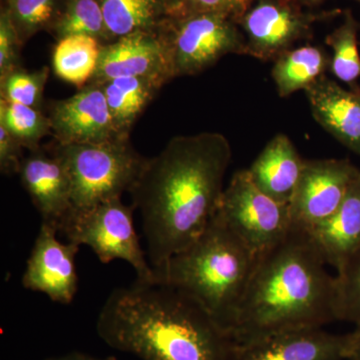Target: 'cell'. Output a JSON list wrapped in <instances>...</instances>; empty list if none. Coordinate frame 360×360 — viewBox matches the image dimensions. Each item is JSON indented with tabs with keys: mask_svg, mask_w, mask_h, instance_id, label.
<instances>
[{
	"mask_svg": "<svg viewBox=\"0 0 360 360\" xmlns=\"http://www.w3.org/2000/svg\"><path fill=\"white\" fill-rule=\"evenodd\" d=\"M53 225L42 222L23 274L25 290L44 293L51 300L70 304L78 288L75 257L79 245L61 243Z\"/></svg>",
	"mask_w": 360,
	"mask_h": 360,
	"instance_id": "cell-11",
	"label": "cell"
},
{
	"mask_svg": "<svg viewBox=\"0 0 360 360\" xmlns=\"http://www.w3.org/2000/svg\"><path fill=\"white\" fill-rule=\"evenodd\" d=\"M184 0H161L165 9H167V16L174 15L184 4Z\"/></svg>",
	"mask_w": 360,
	"mask_h": 360,
	"instance_id": "cell-34",
	"label": "cell"
},
{
	"mask_svg": "<svg viewBox=\"0 0 360 360\" xmlns=\"http://www.w3.org/2000/svg\"><path fill=\"white\" fill-rule=\"evenodd\" d=\"M118 77H139L163 86L174 79L167 47L158 30L139 32L103 44L90 82L103 84Z\"/></svg>",
	"mask_w": 360,
	"mask_h": 360,
	"instance_id": "cell-13",
	"label": "cell"
},
{
	"mask_svg": "<svg viewBox=\"0 0 360 360\" xmlns=\"http://www.w3.org/2000/svg\"><path fill=\"white\" fill-rule=\"evenodd\" d=\"M304 92L315 122L360 155V90L345 89L322 77Z\"/></svg>",
	"mask_w": 360,
	"mask_h": 360,
	"instance_id": "cell-16",
	"label": "cell"
},
{
	"mask_svg": "<svg viewBox=\"0 0 360 360\" xmlns=\"http://www.w3.org/2000/svg\"><path fill=\"white\" fill-rule=\"evenodd\" d=\"M22 46L14 30L6 9L0 13V78L20 68V49Z\"/></svg>",
	"mask_w": 360,
	"mask_h": 360,
	"instance_id": "cell-30",
	"label": "cell"
},
{
	"mask_svg": "<svg viewBox=\"0 0 360 360\" xmlns=\"http://www.w3.org/2000/svg\"><path fill=\"white\" fill-rule=\"evenodd\" d=\"M355 1H357L359 4H360V0H355Z\"/></svg>",
	"mask_w": 360,
	"mask_h": 360,
	"instance_id": "cell-36",
	"label": "cell"
},
{
	"mask_svg": "<svg viewBox=\"0 0 360 360\" xmlns=\"http://www.w3.org/2000/svg\"><path fill=\"white\" fill-rule=\"evenodd\" d=\"M238 23L214 13L167 16L158 27L167 47L172 77L202 72L229 54L245 56Z\"/></svg>",
	"mask_w": 360,
	"mask_h": 360,
	"instance_id": "cell-6",
	"label": "cell"
},
{
	"mask_svg": "<svg viewBox=\"0 0 360 360\" xmlns=\"http://www.w3.org/2000/svg\"><path fill=\"white\" fill-rule=\"evenodd\" d=\"M18 175L42 222L58 231L72 210L70 177L63 161L51 148H39L23 158Z\"/></svg>",
	"mask_w": 360,
	"mask_h": 360,
	"instance_id": "cell-15",
	"label": "cell"
},
{
	"mask_svg": "<svg viewBox=\"0 0 360 360\" xmlns=\"http://www.w3.org/2000/svg\"><path fill=\"white\" fill-rule=\"evenodd\" d=\"M134 210L122 198L106 201L71 213L59 226L58 233L75 245L89 246L103 264L124 260L134 267L136 281L155 283V270L135 229Z\"/></svg>",
	"mask_w": 360,
	"mask_h": 360,
	"instance_id": "cell-7",
	"label": "cell"
},
{
	"mask_svg": "<svg viewBox=\"0 0 360 360\" xmlns=\"http://www.w3.org/2000/svg\"><path fill=\"white\" fill-rule=\"evenodd\" d=\"M56 143H103L120 136L111 117L103 86L89 82L68 98L51 103L49 115Z\"/></svg>",
	"mask_w": 360,
	"mask_h": 360,
	"instance_id": "cell-12",
	"label": "cell"
},
{
	"mask_svg": "<svg viewBox=\"0 0 360 360\" xmlns=\"http://www.w3.org/2000/svg\"><path fill=\"white\" fill-rule=\"evenodd\" d=\"M49 66L37 70L16 68L0 78V98L41 110L45 85L49 77Z\"/></svg>",
	"mask_w": 360,
	"mask_h": 360,
	"instance_id": "cell-28",
	"label": "cell"
},
{
	"mask_svg": "<svg viewBox=\"0 0 360 360\" xmlns=\"http://www.w3.org/2000/svg\"><path fill=\"white\" fill-rule=\"evenodd\" d=\"M304 160L285 134H276L248 169L250 179L278 202L290 205L302 176Z\"/></svg>",
	"mask_w": 360,
	"mask_h": 360,
	"instance_id": "cell-17",
	"label": "cell"
},
{
	"mask_svg": "<svg viewBox=\"0 0 360 360\" xmlns=\"http://www.w3.org/2000/svg\"><path fill=\"white\" fill-rule=\"evenodd\" d=\"M297 0H255L238 25L245 32V56L276 60L298 40L309 37L317 21L343 13L340 9L307 13Z\"/></svg>",
	"mask_w": 360,
	"mask_h": 360,
	"instance_id": "cell-9",
	"label": "cell"
},
{
	"mask_svg": "<svg viewBox=\"0 0 360 360\" xmlns=\"http://www.w3.org/2000/svg\"><path fill=\"white\" fill-rule=\"evenodd\" d=\"M331 58L321 46L305 44L288 49L274 60L271 77L281 97L309 89L330 70Z\"/></svg>",
	"mask_w": 360,
	"mask_h": 360,
	"instance_id": "cell-19",
	"label": "cell"
},
{
	"mask_svg": "<svg viewBox=\"0 0 360 360\" xmlns=\"http://www.w3.org/2000/svg\"><path fill=\"white\" fill-rule=\"evenodd\" d=\"M45 360H116L115 357H106V359H98L91 355L80 354V352H70L58 356L51 357Z\"/></svg>",
	"mask_w": 360,
	"mask_h": 360,
	"instance_id": "cell-33",
	"label": "cell"
},
{
	"mask_svg": "<svg viewBox=\"0 0 360 360\" xmlns=\"http://www.w3.org/2000/svg\"><path fill=\"white\" fill-rule=\"evenodd\" d=\"M255 0H184L174 15L189 13H214L238 21L248 13Z\"/></svg>",
	"mask_w": 360,
	"mask_h": 360,
	"instance_id": "cell-29",
	"label": "cell"
},
{
	"mask_svg": "<svg viewBox=\"0 0 360 360\" xmlns=\"http://www.w3.org/2000/svg\"><path fill=\"white\" fill-rule=\"evenodd\" d=\"M99 84L103 86L115 129L125 139H129L135 122L162 87L139 77H118Z\"/></svg>",
	"mask_w": 360,
	"mask_h": 360,
	"instance_id": "cell-20",
	"label": "cell"
},
{
	"mask_svg": "<svg viewBox=\"0 0 360 360\" xmlns=\"http://www.w3.org/2000/svg\"><path fill=\"white\" fill-rule=\"evenodd\" d=\"M103 44L89 35H70L58 40L52 51L53 72L68 84L82 89L96 73Z\"/></svg>",
	"mask_w": 360,
	"mask_h": 360,
	"instance_id": "cell-22",
	"label": "cell"
},
{
	"mask_svg": "<svg viewBox=\"0 0 360 360\" xmlns=\"http://www.w3.org/2000/svg\"><path fill=\"white\" fill-rule=\"evenodd\" d=\"M359 174L348 160H305L290 203L292 224L307 231L329 219Z\"/></svg>",
	"mask_w": 360,
	"mask_h": 360,
	"instance_id": "cell-10",
	"label": "cell"
},
{
	"mask_svg": "<svg viewBox=\"0 0 360 360\" xmlns=\"http://www.w3.org/2000/svg\"><path fill=\"white\" fill-rule=\"evenodd\" d=\"M335 276L336 321L360 326V246L345 258Z\"/></svg>",
	"mask_w": 360,
	"mask_h": 360,
	"instance_id": "cell-27",
	"label": "cell"
},
{
	"mask_svg": "<svg viewBox=\"0 0 360 360\" xmlns=\"http://www.w3.org/2000/svg\"><path fill=\"white\" fill-rule=\"evenodd\" d=\"M302 6H316L322 4L324 0H297Z\"/></svg>",
	"mask_w": 360,
	"mask_h": 360,
	"instance_id": "cell-35",
	"label": "cell"
},
{
	"mask_svg": "<svg viewBox=\"0 0 360 360\" xmlns=\"http://www.w3.org/2000/svg\"><path fill=\"white\" fill-rule=\"evenodd\" d=\"M217 214L257 255L281 243L292 229L290 205L262 193L248 169L233 174Z\"/></svg>",
	"mask_w": 360,
	"mask_h": 360,
	"instance_id": "cell-8",
	"label": "cell"
},
{
	"mask_svg": "<svg viewBox=\"0 0 360 360\" xmlns=\"http://www.w3.org/2000/svg\"><path fill=\"white\" fill-rule=\"evenodd\" d=\"M309 232L297 225L258 257L231 335L236 343L336 321L335 276Z\"/></svg>",
	"mask_w": 360,
	"mask_h": 360,
	"instance_id": "cell-3",
	"label": "cell"
},
{
	"mask_svg": "<svg viewBox=\"0 0 360 360\" xmlns=\"http://www.w3.org/2000/svg\"><path fill=\"white\" fill-rule=\"evenodd\" d=\"M231 146L219 132L180 135L146 158L130 189L153 269L193 243L217 214Z\"/></svg>",
	"mask_w": 360,
	"mask_h": 360,
	"instance_id": "cell-1",
	"label": "cell"
},
{
	"mask_svg": "<svg viewBox=\"0 0 360 360\" xmlns=\"http://www.w3.org/2000/svg\"><path fill=\"white\" fill-rule=\"evenodd\" d=\"M258 257L215 214L193 243L153 269L155 283L193 298L231 335Z\"/></svg>",
	"mask_w": 360,
	"mask_h": 360,
	"instance_id": "cell-4",
	"label": "cell"
},
{
	"mask_svg": "<svg viewBox=\"0 0 360 360\" xmlns=\"http://www.w3.org/2000/svg\"><path fill=\"white\" fill-rule=\"evenodd\" d=\"M51 32L58 40L70 35H89L103 44L108 42L98 0H65L63 14Z\"/></svg>",
	"mask_w": 360,
	"mask_h": 360,
	"instance_id": "cell-26",
	"label": "cell"
},
{
	"mask_svg": "<svg viewBox=\"0 0 360 360\" xmlns=\"http://www.w3.org/2000/svg\"><path fill=\"white\" fill-rule=\"evenodd\" d=\"M0 125L30 151L40 148L41 139L51 134V120L41 110L1 98Z\"/></svg>",
	"mask_w": 360,
	"mask_h": 360,
	"instance_id": "cell-25",
	"label": "cell"
},
{
	"mask_svg": "<svg viewBox=\"0 0 360 360\" xmlns=\"http://www.w3.org/2000/svg\"><path fill=\"white\" fill-rule=\"evenodd\" d=\"M51 149L63 161L70 177L72 210L70 214L122 198L134 187L146 161L135 150L129 139L96 144L56 143Z\"/></svg>",
	"mask_w": 360,
	"mask_h": 360,
	"instance_id": "cell-5",
	"label": "cell"
},
{
	"mask_svg": "<svg viewBox=\"0 0 360 360\" xmlns=\"http://www.w3.org/2000/svg\"><path fill=\"white\" fill-rule=\"evenodd\" d=\"M96 331L111 348L142 360H233L229 331L186 293L135 281L112 290Z\"/></svg>",
	"mask_w": 360,
	"mask_h": 360,
	"instance_id": "cell-2",
	"label": "cell"
},
{
	"mask_svg": "<svg viewBox=\"0 0 360 360\" xmlns=\"http://www.w3.org/2000/svg\"><path fill=\"white\" fill-rule=\"evenodd\" d=\"M23 146L0 125V170L2 174H18L22 163Z\"/></svg>",
	"mask_w": 360,
	"mask_h": 360,
	"instance_id": "cell-31",
	"label": "cell"
},
{
	"mask_svg": "<svg viewBox=\"0 0 360 360\" xmlns=\"http://www.w3.org/2000/svg\"><path fill=\"white\" fill-rule=\"evenodd\" d=\"M326 264L336 269L360 246V174L329 219L307 231Z\"/></svg>",
	"mask_w": 360,
	"mask_h": 360,
	"instance_id": "cell-18",
	"label": "cell"
},
{
	"mask_svg": "<svg viewBox=\"0 0 360 360\" xmlns=\"http://www.w3.org/2000/svg\"><path fill=\"white\" fill-rule=\"evenodd\" d=\"M359 23L352 11H345L342 23L329 33L326 44L333 49L330 71L338 80L352 90H360V53L359 49Z\"/></svg>",
	"mask_w": 360,
	"mask_h": 360,
	"instance_id": "cell-23",
	"label": "cell"
},
{
	"mask_svg": "<svg viewBox=\"0 0 360 360\" xmlns=\"http://www.w3.org/2000/svg\"><path fill=\"white\" fill-rule=\"evenodd\" d=\"M350 333L322 328L292 329L236 343L233 360H347Z\"/></svg>",
	"mask_w": 360,
	"mask_h": 360,
	"instance_id": "cell-14",
	"label": "cell"
},
{
	"mask_svg": "<svg viewBox=\"0 0 360 360\" xmlns=\"http://www.w3.org/2000/svg\"><path fill=\"white\" fill-rule=\"evenodd\" d=\"M105 23L108 44L139 32L158 30L167 18L161 0H98Z\"/></svg>",
	"mask_w": 360,
	"mask_h": 360,
	"instance_id": "cell-21",
	"label": "cell"
},
{
	"mask_svg": "<svg viewBox=\"0 0 360 360\" xmlns=\"http://www.w3.org/2000/svg\"><path fill=\"white\" fill-rule=\"evenodd\" d=\"M65 4V0H6L4 8L23 45L37 33L52 32Z\"/></svg>",
	"mask_w": 360,
	"mask_h": 360,
	"instance_id": "cell-24",
	"label": "cell"
},
{
	"mask_svg": "<svg viewBox=\"0 0 360 360\" xmlns=\"http://www.w3.org/2000/svg\"><path fill=\"white\" fill-rule=\"evenodd\" d=\"M347 360H360V326H356V328L350 333Z\"/></svg>",
	"mask_w": 360,
	"mask_h": 360,
	"instance_id": "cell-32",
	"label": "cell"
}]
</instances>
